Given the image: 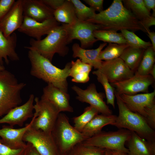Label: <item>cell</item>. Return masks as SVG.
Segmentation results:
<instances>
[{"instance_id": "1", "label": "cell", "mask_w": 155, "mask_h": 155, "mask_svg": "<svg viewBox=\"0 0 155 155\" xmlns=\"http://www.w3.org/2000/svg\"><path fill=\"white\" fill-rule=\"evenodd\" d=\"M86 21L100 25V30L148 32L142 23L125 7L121 0H114L106 9L96 13Z\"/></svg>"}, {"instance_id": "2", "label": "cell", "mask_w": 155, "mask_h": 155, "mask_svg": "<svg viewBox=\"0 0 155 155\" xmlns=\"http://www.w3.org/2000/svg\"><path fill=\"white\" fill-rule=\"evenodd\" d=\"M28 57L31 64V75L67 92V78L69 77L71 63L61 69L53 65L48 59L32 49H29Z\"/></svg>"}, {"instance_id": "3", "label": "cell", "mask_w": 155, "mask_h": 155, "mask_svg": "<svg viewBox=\"0 0 155 155\" xmlns=\"http://www.w3.org/2000/svg\"><path fill=\"white\" fill-rule=\"evenodd\" d=\"M70 43L68 33L61 25L53 29L42 39L38 40L31 38L30 46L24 48L36 51L51 62L56 53L62 57L68 54L69 49L67 45Z\"/></svg>"}, {"instance_id": "4", "label": "cell", "mask_w": 155, "mask_h": 155, "mask_svg": "<svg viewBox=\"0 0 155 155\" xmlns=\"http://www.w3.org/2000/svg\"><path fill=\"white\" fill-rule=\"evenodd\" d=\"M119 114L111 125L135 133L148 141L155 142V131L140 115L130 110L126 105L116 92L114 91Z\"/></svg>"}, {"instance_id": "5", "label": "cell", "mask_w": 155, "mask_h": 155, "mask_svg": "<svg viewBox=\"0 0 155 155\" xmlns=\"http://www.w3.org/2000/svg\"><path fill=\"white\" fill-rule=\"evenodd\" d=\"M26 85L9 71H0V117L20 105L22 102L21 92Z\"/></svg>"}, {"instance_id": "6", "label": "cell", "mask_w": 155, "mask_h": 155, "mask_svg": "<svg viewBox=\"0 0 155 155\" xmlns=\"http://www.w3.org/2000/svg\"><path fill=\"white\" fill-rule=\"evenodd\" d=\"M51 133L61 155L67 153L76 145L88 138L73 127L67 116L61 113Z\"/></svg>"}, {"instance_id": "7", "label": "cell", "mask_w": 155, "mask_h": 155, "mask_svg": "<svg viewBox=\"0 0 155 155\" xmlns=\"http://www.w3.org/2000/svg\"><path fill=\"white\" fill-rule=\"evenodd\" d=\"M127 107L143 117L149 126L155 129V90L150 93L130 95H119Z\"/></svg>"}, {"instance_id": "8", "label": "cell", "mask_w": 155, "mask_h": 155, "mask_svg": "<svg viewBox=\"0 0 155 155\" xmlns=\"http://www.w3.org/2000/svg\"><path fill=\"white\" fill-rule=\"evenodd\" d=\"M131 134V131L124 129L116 131H101L82 143L86 145L118 150L128 154L129 151L125 144Z\"/></svg>"}, {"instance_id": "9", "label": "cell", "mask_w": 155, "mask_h": 155, "mask_svg": "<svg viewBox=\"0 0 155 155\" xmlns=\"http://www.w3.org/2000/svg\"><path fill=\"white\" fill-rule=\"evenodd\" d=\"M34 113L31 127L51 133L60 113L57 108L49 101L38 97L34 98Z\"/></svg>"}, {"instance_id": "10", "label": "cell", "mask_w": 155, "mask_h": 155, "mask_svg": "<svg viewBox=\"0 0 155 155\" xmlns=\"http://www.w3.org/2000/svg\"><path fill=\"white\" fill-rule=\"evenodd\" d=\"M62 25L67 31L71 42L74 39H77L80 42V46L85 49L98 41L94 36L93 32L101 29L100 25L78 20L73 24H63Z\"/></svg>"}, {"instance_id": "11", "label": "cell", "mask_w": 155, "mask_h": 155, "mask_svg": "<svg viewBox=\"0 0 155 155\" xmlns=\"http://www.w3.org/2000/svg\"><path fill=\"white\" fill-rule=\"evenodd\" d=\"M23 140L31 144L40 155H61L51 133L31 127L24 134Z\"/></svg>"}, {"instance_id": "12", "label": "cell", "mask_w": 155, "mask_h": 155, "mask_svg": "<svg viewBox=\"0 0 155 155\" xmlns=\"http://www.w3.org/2000/svg\"><path fill=\"white\" fill-rule=\"evenodd\" d=\"M155 80L150 75H141L134 74L128 79L111 85L115 87V90L119 95H132L140 92L148 93L149 87L154 83Z\"/></svg>"}, {"instance_id": "13", "label": "cell", "mask_w": 155, "mask_h": 155, "mask_svg": "<svg viewBox=\"0 0 155 155\" xmlns=\"http://www.w3.org/2000/svg\"><path fill=\"white\" fill-rule=\"evenodd\" d=\"M72 89L76 93V98L78 100L88 103L101 114H112V111L104 101V94L98 92L95 84H91L85 90L75 85L72 86Z\"/></svg>"}, {"instance_id": "14", "label": "cell", "mask_w": 155, "mask_h": 155, "mask_svg": "<svg viewBox=\"0 0 155 155\" xmlns=\"http://www.w3.org/2000/svg\"><path fill=\"white\" fill-rule=\"evenodd\" d=\"M60 25V23L54 17L40 22L24 16L22 24L18 30L19 32L38 40L41 39L42 36L48 34Z\"/></svg>"}, {"instance_id": "15", "label": "cell", "mask_w": 155, "mask_h": 155, "mask_svg": "<svg viewBox=\"0 0 155 155\" xmlns=\"http://www.w3.org/2000/svg\"><path fill=\"white\" fill-rule=\"evenodd\" d=\"M98 69L105 75L111 84L128 79L133 77L135 73L120 57L102 61L100 68Z\"/></svg>"}, {"instance_id": "16", "label": "cell", "mask_w": 155, "mask_h": 155, "mask_svg": "<svg viewBox=\"0 0 155 155\" xmlns=\"http://www.w3.org/2000/svg\"><path fill=\"white\" fill-rule=\"evenodd\" d=\"M34 98V94H30L25 103L13 108L0 118V125L6 123L13 127L22 126L26 120L33 117Z\"/></svg>"}, {"instance_id": "17", "label": "cell", "mask_w": 155, "mask_h": 155, "mask_svg": "<svg viewBox=\"0 0 155 155\" xmlns=\"http://www.w3.org/2000/svg\"><path fill=\"white\" fill-rule=\"evenodd\" d=\"M23 19L22 0H18L0 21V31L5 37H8L21 27Z\"/></svg>"}, {"instance_id": "18", "label": "cell", "mask_w": 155, "mask_h": 155, "mask_svg": "<svg viewBox=\"0 0 155 155\" xmlns=\"http://www.w3.org/2000/svg\"><path fill=\"white\" fill-rule=\"evenodd\" d=\"M32 123L31 120L24 127L17 129L9 125H3L0 129V138L2 143L12 149L25 148L26 144L23 140V137L31 127Z\"/></svg>"}, {"instance_id": "19", "label": "cell", "mask_w": 155, "mask_h": 155, "mask_svg": "<svg viewBox=\"0 0 155 155\" xmlns=\"http://www.w3.org/2000/svg\"><path fill=\"white\" fill-rule=\"evenodd\" d=\"M53 104L61 113H72L73 109L69 104L70 96L67 92L63 91L53 85L48 84L43 89L41 98Z\"/></svg>"}, {"instance_id": "20", "label": "cell", "mask_w": 155, "mask_h": 155, "mask_svg": "<svg viewBox=\"0 0 155 155\" xmlns=\"http://www.w3.org/2000/svg\"><path fill=\"white\" fill-rule=\"evenodd\" d=\"M24 16L39 22L54 17V10L41 0H22Z\"/></svg>"}, {"instance_id": "21", "label": "cell", "mask_w": 155, "mask_h": 155, "mask_svg": "<svg viewBox=\"0 0 155 155\" xmlns=\"http://www.w3.org/2000/svg\"><path fill=\"white\" fill-rule=\"evenodd\" d=\"M107 44L104 42L100 44L95 49L88 50L82 48L78 43H75L72 47V57L74 58H79L82 62L90 64L94 69H99L102 66V61L99 59V55Z\"/></svg>"}, {"instance_id": "22", "label": "cell", "mask_w": 155, "mask_h": 155, "mask_svg": "<svg viewBox=\"0 0 155 155\" xmlns=\"http://www.w3.org/2000/svg\"><path fill=\"white\" fill-rule=\"evenodd\" d=\"M124 6L143 24L148 31L149 28L155 25V17L152 16L145 7L143 0H122Z\"/></svg>"}, {"instance_id": "23", "label": "cell", "mask_w": 155, "mask_h": 155, "mask_svg": "<svg viewBox=\"0 0 155 155\" xmlns=\"http://www.w3.org/2000/svg\"><path fill=\"white\" fill-rule=\"evenodd\" d=\"M17 40L15 33L13 32L6 37L0 31V65H3L4 60L8 64L9 59L13 61L19 60V57L16 50Z\"/></svg>"}, {"instance_id": "24", "label": "cell", "mask_w": 155, "mask_h": 155, "mask_svg": "<svg viewBox=\"0 0 155 155\" xmlns=\"http://www.w3.org/2000/svg\"><path fill=\"white\" fill-rule=\"evenodd\" d=\"M131 132L128 141L127 155H155V142L148 141Z\"/></svg>"}, {"instance_id": "25", "label": "cell", "mask_w": 155, "mask_h": 155, "mask_svg": "<svg viewBox=\"0 0 155 155\" xmlns=\"http://www.w3.org/2000/svg\"><path fill=\"white\" fill-rule=\"evenodd\" d=\"M117 117L116 115L98 114L96 115L85 127L82 133L88 138L101 131L102 128L108 125H111Z\"/></svg>"}, {"instance_id": "26", "label": "cell", "mask_w": 155, "mask_h": 155, "mask_svg": "<svg viewBox=\"0 0 155 155\" xmlns=\"http://www.w3.org/2000/svg\"><path fill=\"white\" fill-rule=\"evenodd\" d=\"M69 76L72 78V82L85 83L90 80L89 74L92 67L90 64L82 62L80 59L71 62Z\"/></svg>"}, {"instance_id": "27", "label": "cell", "mask_w": 155, "mask_h": 155, "mask_svg": "<svg viewBox=\"0 0 155 155\" xmlns=\"http://www.w3.org/2000/svg\"><path fill=\"white\" fill-rule=\"evenodd\" d=\"M54 17L58 22L72 25L77 21L73 5L70 0H65L63 3L54 10Z\"/></svg>"}, {"instance_id": "28", "label": "cell", "mask_w": 155, "mask_h": 155, "mask_svg": "<svg viewBox=\"0 0 155 155\" xmlns=\"http://www.w3.org/2000/svg\"><path fill=\"white\" fill-rule=\"evenodd\" d=\"M145 50L129 46L124 50L120 58L135 73L140 64Z\"/></svg>"}, {"instance_id": "29", "label": "cell", "mask_w": 155, "mask_h": 155, "mask_svg": "<svg viewBox=\"0 0 155 155\" xmlns=\"http://www.w3.org/2000/svg\"><path fill=\"white\" fill-rule=\"evenodd\" d=\"M155 51L152 46L146 49L142 59L134 74L141 75H149L150 71L155 65Z\"/></svg>"}, {"instance_id": "30", "label": "cell", "mask_w": 155, "mask_h": 155, "mask_svg": "<svg viewBox=\"0 0 155 155\" xmlns=\"http://www.w3.org/2000/svg\"><path fill=\"white\" fill-rule=\"evenodd\" d=\"M94 37L98 40L104 42L119 44H127L121 33L116 31L103 30H98L93 32Z\"/></svg>"}, {"instance_id": "31", "label": "cell", "mask_w": 155, "mask_h": 155, "mask_svg": "<svg viewBox=\"0 0 155 155\" xmlns=\"http://www.w3.org/2000/svg\"><path fill=\"white\" fill-rule=\"evenodd\" d=\"M129 46L127 44L109 43L107 46L100 51L99 59L102 61H108L120 57L124 50Z\"/></svg>"}, {"instance_id": "32", "label": "cell", "mask_w": 155, "mask_h": 155, "mask_svg": "<svg viewBox=\"0 0 155 155\" xmlns=\"http://www.w3.org/2000/svg\"><path fill=\"white\" fill-rule=\"evenodd\" d=\"M98 113L96 108L90 106L86 107L82 114L73 118L74 127L78 131L82 133L85 127Z\"/></svg>"}, {"instance_id": "33", "label": "cell", "mask_w": 155, "mask_h": 155, "mask_svg": "<svg viewBox=\"0 0 155 155\" xmlns=\"http://www.w3.org/2000/svg\"><path fill=\"white\" fill-rule=\"evenodd\" d=\"M106 149L78 143L67 153L68 155H105Z\"/></svg>"}, {"instance_id": "34", "label": "cell", "mask_w": 155, "mask_h": 155, "mask_svg": "<svg viewBox=\"0 0 155 155\" xmlns=\"http://www.w3.org/2000/svg\"><path fill=\"white\" fill-rule=\"evenodd\" d=\"M92 73L97 77L98 81L103 87L107 99V103L111 105L115 108L114 94L115 88L110 84L106 77L99 69H97L92 72Z\"/></svg>"}, {"instance_id": "35", "label": "cell", "mask_w": 155, "mask_h": 155, "mask_svg": "<svg viewBox=\"0 0 155 155\" xmlns=\"http://www.w3.org/2000/svg\"><path fill=\"white\" fill-rule=\"evenodd\" d=\"M121 31L127 44L130 47L146 49L152 46L151 42L142 40L133 32L126 30H122Z\"/></svg>"}, {"instance_id": "36", "label": "cell", "mask_w": 155, "mask_h": 155, "mask_svg": "<svg viewBox=\"0 0 155 155\" xmlns=\"http://www.w3.org/2000/svg\"><path fill=\"white\" fill-rule=\"evenodd\" d=\"M74 7L78 20L82 21H86L93 17L96 14L95 10L91 7H88L79 0H70Z\"/></svg>"}, {"instance_id": "37", "label": "cell", "mask_w": 155, "mask_h": 155, "mask_svg": "<svg viewBox=\"0 0 155 155\" xmlns=\"http://www.w3.org/2000/svg\"><path fill=\"white\" fill-rule=\"evenodd\" d=\"M24 149H11L3 144L0 138V155H23Z\"/></svg>"}, {"instance_id": "38", "label": "cell", "mask_w": 155, "mask_h": 155, "mask_svg": "<svg viewBox=\"0 0 155 155\" xmlns=\"http://www.w3.org/2000/svg\"><path fill=\"white\" fill-rule=\"evenodd\" d=\"M16 1L0 0V21L8 13Z\"/></svg>"}, {"instance_id": "39", "label": "cell", "mask_w": 155, "mask_h": 155, "mask_svg": "<svg viewBox=\"0 0 155 155\" xmlns=\"http://www.w3.org/2000/svg\"><path fill=\"white\" fill-rule=\"evenodd\" d=\"M84 1L95 11L100 12L103 10V0H84Z\"/></svg>"}, {"instance_id": "40", "label": "cell", "mask_w": 155, "mask_h": 155, "mask_svg": "<svg viewBox=\"0 0 155 155\" xmlns=\"http://www.w3.org/2000/svg\"><path fill=\"white\" fill-rule=\"evenodd\" d=\"M45 4L55 10L61 6L65 0H41Z\"/></svg>"}, {"instance_id": "41", "label": "cell", "mask_w": 155, "mask_h": 155, "mask_svg": "<svg viewBox=\"0 0 155 155\" xmlns=\"http://www.w3.org/2000/svg\"><path fill=\"white\" fill-rule=\"evenodd\" d=\"M23 155H40L30 143L27 142Z\"/></svg>"}, {"instance_id": "42", "label": "cell", "mask_w": 155, "mask_h": 155, "mask_svg": "<svg viewBox=\"0 0 155 155\" xmlns=\"http://www.w3.org/2000/svg\"><path fill=\"white\" fill-rule=\"evenodd\" d=\"M143 1L145 7L149 11L151 9L153 10L152 15L155 17V0H143Z\"/></svg>"}, {"instance_id": "43", "label": "cell", "mask_w": 155, "mask_h": 155, "mask_svg": "<svg viewBox=\"0 0 155 155\" xmlns=\"http://www.w3.org/2000/svg\"><path fill=\"white\" fill-rule=\"evenodd\" d=\"M147 33L148 36L151 41L152 48L155 51V32L154 31H150Z\"/></svg>"}, {"instance_id": "44", "label": "cell", "mask_w": 155, "mask_h": 155, "mask_svg": "<svg viewBox=\"0 0 155 155\" xmlns=\"http://www.w3.org/2000/svg\"><path fill=\"white\" fill-rule=\"evenodd\" d=\"M111 150L112 155H127V153L121 151L113 150Z\"/></svg>"}, {"instance_id": "45", "label": "cell", "mask_w": 155, "mask_h": 155, "mask_svg": "<svg viewBox=\"0 0 155 155\" xmlns=\"http://www.w3.org/2000/svg\"><path fill=\"white\" fill-rule=\"evenodd\" d=\"M149 75L155 79V65H154L149 73Z\"/></svg>"}, {"instance_id": "46", "label": "cell", "mask_w": 155, "mask_h": 155, "mask_svg": "<svg viewBox=\"0 0 155 155\" xmlns=\"http://www.w3.org/2000/svg\"><path fill=\"white\" fill-rule=\"evenodd\" d=\"M105 155H112L111 150L106 149Z\"/></svg>"}, {"instance_id": "47", "label": "cell", "mask_w": 155, "mask_h": 155, "mask_svg": "<svg viewBox=\"0 0 155 155\" xmlns=\"http://www.w3.org/2000/svg\"><path fill=\"white\" fill-rule=\"evenodd\" d=\"M5 69L4 65H0V71H2Z\"/></svg>"}, {"instance_id": "48", "label": "cell", "mask_w": 155, "mask_h": 155, "mask_svg": "<svg viewBox=\"0 0 155 155\" xmlns=\"http://www.w3.org/2000/svg\"><path fill=\"white\" fill-rule=\"evenodd\" d=\"M61 155H68L67 154H63Z\"/></svg>"}]
</instances>
